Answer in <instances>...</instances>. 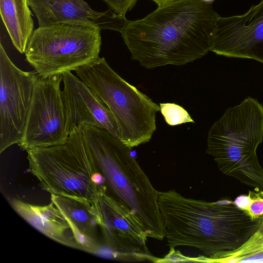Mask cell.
<instances>
[{
  "label": "cell",
  "mask_w": 263,
  "mask_h": 263,
  "mask_svg": "<svg viewBox=\"0 0 263 263\" xmlns=\"http://www.w3.org/2000/svg\"><path fill=\"white\" fill-rule=\"evenodd\" d=\"M220 16L212 3L175 0L142 19L128 21L121 33L132 59L142 66L182 65L210 51Z\"/></svg>",
  "instance_id": "obj_1"
},
{
  "label": "cell",
  "mask_w": 263,
  "mask_h": 263,
  "mask_svg": "<svg viewBox=\"0 0 263 263\" xmlns=\"http://www.w3.org/2000/svg\"><path fill=\"white\" fill-rule=\"evenodd\" d=\"M158 205L170 249L186 246L217 262L237 250L254 233L258 218L231 199L216 202L189 198L174 190L158 191Z\"/></svg>",
  "instance_id": "obj_2"
},
{
  "label": "cell",
  "mask_w": 263,
  "mask_h": 263,
  "mask_svg": "<svg viewBox=\"0 0 263 263\" xmlns=\"http://www.w3.org/2000/svg\"><path fill=\"white\" fill-rule=\"evenodd\" d=\"M94 173L103 178L104 192L128 207L141 222L148 237L162 240L165 227L158 205V191L131 154L130 148L105 129L81 126Z\"/></svg>",
  "instance_id": "obj_3"
},
{
  "label": "cell",
  "mask_w": 263,
  "mask_h": 263,
  "mask_svg": "<svg viewBox=\"0 0 263 263\" xmlns=\"http://www.w3.org/2000/svg\"><path fill=\"white\" fill-rule=\"evenodd\" d=\"M263 141V106L248 97L228 108L212 125L206 153L219 170L241 183L263 190V168L256 150Z\"/></svg>",
  "instance_id": "obj_4"
},
{
  "label": "cell",
  "mask_w": 263,
  "mask_h": 263,
  "mask_svg": "<svg viewBox=\"0 0 263 263\" xmlns=\"http://www.w3.org/2000/svg\"><path fill=\"white\" fill-rule=\"evenodd\" d=\"M74 71L111 112L122 143L131 149L151 140L160 111L157 104L122 79L103 57Z\"/></svg>",
  "instance_id": "obj_5"
},
{
  "label": "cell",
  "mask_w": 263,
  "mask_h": 263,
  "mask_svg": "<svg viewBox=\"0 0 263 263\" xmlns=\"http://www.w3.org/2000/svg\"><path fill=\"white\" fill-rule=\"evenodd\" d=\"M101 30L81 22L39 27L27 45L26 60L39 77L74 71L99 58Z\"/></svg>",
  "instance_id": "obj_6"
},
{
  "label": "cell",
  "mask_w": 263,
  "mask_h": 263,
  "mask_svg": "<svg viewBox=\"0 0 263 263\" xmlns=\"http://www.w3.org/2000/svg\"><path fill=\"white\" fill-rule=\"evenodd\" d=\"M29 170L50 194L93 202L98 186L86 152L81 127L73 128L63 144L27 151Z\"/></svg>",
  "instance_id": "obj_7"
},
{
  "label": "cell",
  "mask_w": 263,
  "mask_h": 263,
  "mask_svg": "<svg viewBox=\"0 0 263 263\" xmlns=\"http://www.w3.org/2000/svg\"><path fill=\"white\" fill-rule=\"evenodd\" d=\"M62 74L39 77L35 83L22 137L23 150L64 143L69 137L62 97Z\"/></svg>",
  "instance_id": "obj_8"
},
{
  "label": "cell",
  "mask_w": 263,
  "mask_h": 263,
  "mask_svg": "<svg viewBox=\"0 0 263 263\" xmlns=\"http://www.w3.org/2000/svg\"><path fill=\"white\" fill-rule=\"evenodd\" d=\"M93 203L105 244L111 251L121 259L159 261L150 254L148 237L131 210L107 195L101 186H98Z\"/></svg>",
  "instance_id": "obj_9"
},
{
  "label": "cell",
  "mask_w": 263,
  "mask_h": 263,
  "mask_svg": "<svg viewBox=\"0 0 263 263\" xmlns=\"http://www.w3.org/2000/svg\"><path fill=\"white\" fill-rule=\"evenodd\" d=\"M35 71L16 67L0 44V153L22 137L34 88Z\"/></svg>",
  "instance_id": "obj_10"
},
{
  "label": "cell",
  "mask_w": 263,
  "mask_h": 263,
  "mask_svg": "<svg viewBox=\"0 0 263 263\" xmlns=\"http://www.w3.org/2000/svg\"><path fill=\"white\" fill-rule=\"evenodd\" d=\"M210 51L220 55L253 59L263 64V0L243 14L220 16Z\"/></svg>",
  "instance_id": "obj_11"
},
{
  "label": "cell",
  "mask_w": 263,
  "mask_h": 263,
  "mask_svg": "<svg viewBox=\"0 0 263 263\" xmlns=\"http://www.w3.org/2000/svg\"><path fill=\"white\" fill-rule=\"evenodd\" d=\"M62 97L69 134L77 127L90 124L105 129L118 138V128L107 108L89 87L71 71L62 73Z\"/></svg>",
  "instance_id": "obj_12"
},
{
  "label": "cell",
  "mask_w": 263,
  "mask_h": 263,
  "mask_svg": "<svg viewBox=\"0 0 263 263\" xmlns=\"http://www.w3.org/2000/svg\"><path fill=\"white\" fill-rule=\"evenodd\" d=\"M29 5L37 19L39 27L81 22L121 33L128 21L125 15L111 9L104 12L95 11L84 0H29Z\"/></svg>",
  "instance_id": "obj_13"
},
{
  "label": "cell",
  "mask_w": 263,
  "mask_h": 263,
  "mask_svg": "<svg viewBox=\"0 0 263 263\" xmlns=\"http://www.w3.org/2000/svg\"><path fill=\"white\" fill-rule=\"evenodd\" d=\"M51 200L70 224L81 250L97 253L100 247V226L93 202L53 194H51Z\"/></svg>",
  "instance_id": "obj_14"
},
{
  "label": "cell",
  "mask_w": 263,
  "mask_h": 263,
  "mask_svg": "<svg viewBox=\"0 0 263 263\" xmlns=\"http://www.w3.org/2000/svg\"><path fill=\"white\" fill-rule=\"evenodd\" d=\"M10 203L21 217L48 238L67 247L81 250L70 224L52 202L41 206L13 199Z\"/></svg>",
  "instance_id": "obj_15"
},
{
  "label": "cell",
  "mask_w": 263,
  "mask_h": 263,
  "mask_svg": "<svg viewBox=\"0 0 263 263\" xmlns=\"http://www.w3.org/2000/svg\"><path fill=\"white\" fill-rule=\"evenodd\" d=\"M29 0H0V13L15 48L24 53L33 32Z\"/></svg>",
  "instance_id": "obj_16"
},
{
  "label": "cell",
  "mask_w": 263,
  "mask_h": 263,
  "mask_svg": "<svg viewBox=\"0 0 263 263\" xmlns=\"http://www.w3.org/2000/svg\"><path fill=\"white\" fill-rule=\"evenodd\" d=\"M160 111L165 122L171 126H176L183 123L193 122L187 111L183 107L175 103H160Z\"/></svg>",
  "instance_id": "obj_17"
},
{
  "label": "cell",
  "mask_w": 263,
  "mask_h": 263,
  "mask_svg": "<svg viewBox=\"0 0 263 263\" xmlns=\"http://www.w3.org/2000/svg\"><path fill=\"white\" fill-rule=\"evenodd\" d=\"M246 195L243 209L247 211L253 218H256L263 214V190L255 189Z\"/></svg>",
  "instance_id": "obj_18"
},
{
  "label": "cell",
  "mask_w": 263,
  "mask_h": 263,
  "mask_svg": "<svg viewBox=\"0 0 263 263\" xmlns=\"http://www.w3.org/2000/svg\"><path fill=\"white\" fill-rule=\"evenodd\" d=\"M258 222L254 233L245 243L230 255L242 254L263 247V214L258 217Z\"/></svg>",
  "instance_id": "obj_19"
},
{
  "label": "cell",
  "mask_w": 263,
  "mask_h": 263,
  "mask_svg": "<svg viewBox=\"0 0 263 263\" xmlns=\"http://www.w3.org/2000/svg\"><path fill=\"white\" fill-rule=\"evenodd\" d=\"M116 13L125 15L131 10L138 0H102Z\"/></svg>",
  "instance_id": "obj_20"
},
{
  "label": "cell",
  "mask_w": 263,
  "mask_h": 263,
  "mask_svg": "<svg viewBox=\"0 0 263 263\" xmlns=\"http://www.w3.org/2000/svg\"><path fill=\"white\" fill-rule=\"evenodd\" d=\"M154 2L158 6H160L175 0H151Z\"/></svg>",
  "instance_id": "obj_21"
},
{
  "label": "cell",
  "mask_w": 263,
  "mask_h": 263,
  "mask_svg": "<svg viewBox=\"0 0 263 263\" xmlns=\"http://www.w3.org/2000/svg\"><path fill=\"white\" fill-rule=\"evenodd\" d=\"M203 1H205V2H206L213 3V2L214 0H203Z\"/></svg>",
  "instance_id": "obj_22"
}]
</instances>
